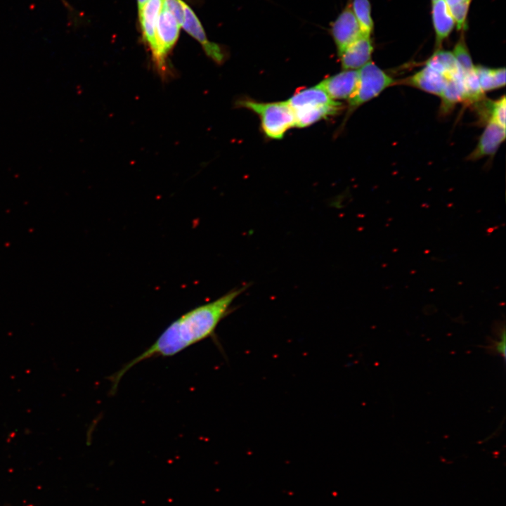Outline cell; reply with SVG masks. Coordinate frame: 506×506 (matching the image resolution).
<instances>
[{
	"label": "cell",
	"mask_w": 506,
	"mask_h": 506,
	"mask_svg": "<svg viewBox=\"0 0 506 506\" xmlns=\"http://www.w3.org/2000/svg\"><path fill=\"white\" fill-rule=\"evenodd\" d=\"M448 8L458 6L465 3H470L471 0H444Z\"/></svg>",
	"instance_id": "24"
},
{
	"label": "cell",
	"mask_w": 506,
	"mask_h": 506,
	"mask_svg": "<svg viewBox=\"0 0 506 506\" xmlns=\"http://www.w3.org/2000/svg\"><path fill=\"white\" fill-rule=\"evenodd\" d=\"M453 54L462 73L474 70V65L472 63L467 45L462 39H460L455 46Z\"/></svg>",
	"instance_id": "19"
},
{
	"label": "cell",
	"mask_w": 506,
	"mask_h": 506,
	"mask_svg": "<svg viewBox=\"0 0 506 506\" xmlns=\"http://www.w3.org/2000/svg\"><path fill=\"white\" fill-rule=\"evenodd\" d=\"M396 83L393 77L370 61L358 70L356 89L349 98L347 116L363 103L379 96Z\"/></svg>",
	"instance_id": "3"
},
{
	"label": "cell",
	"mask_w": 506,
	"mask_h": 506,
	"mask_svg": "<svg viewBox=\"0 0 506 506\" xmlns=\"http://www.w3.org/2000/svg\"><path fill=\"white\" fill-rule=\"evenodd\" d=\"M237 105L259 117L262 130L269 138L280 139L295 126L294 112L287 101L263 103L246 98L238 100Z\"/></svg>",
	"instance_id": "2"
},
{
	"label": "cell",
	"mask_w": 506,
	"mask_h": 506,
	"mask_svg": "<svg viewBox=\"0 0 506 506\" xmlns=\"http://www.w3.org/2000/svg\"><path fill=\"white\" fill-rule=\"evenodd\" d=\"M505 128L493 122H488L479 138L476 148L468 157L470 160L493 155L505 139Z\"/></svg>",
	"instance_id": "11"
},
{
	"label": "cell",
	"mask_w": 506,
	"mask_h": 506,
	"mask_svg": "<svg viewBox=\"0 0 506 506\" xmlns=\"http://www.w3.org/2000/svg\"><path fill=\"white\" fill-rule=\"evenodd\" d=\"M330 30L338 53L363 34L353 14L350 0L331 23Z\"/></svg>",
	"instance_id": "4"
},
{
	"label": "cell",
	"mask_w": 506,
	"mask_h": 506,
	"mask_svg": "<svg viewBox=\"0 0 506 506\" xmlns=\"http://www.w3.org/2000/svg\"><path fill=\"white\" fill-rule=\"evenodd\" d=\"M499 339H489L488 345L486 347L488 352L505 356V325L498 327Z\"/></svg>",
	"instance_id": "22"
},
{
	"label": "cell",
	"mask_w": 506,
	"mask_h": 506,
	"mask_svg": "<svg viewBox=\"0 0 506 506\" xmlns=\"http://www.w3.org/2000/svg\"><path fill=\"white\" fill-rule=\"evenodd\" d=\"M163 0H148L139 10L140 21L145 40L150 46L153 58L157 69L163 74L161 66L156 39V25Z\"/></svg>",
	"instance_id": "7"
},
{
	"label": "cell",
	"mask_w": 506,
	"mask_h": 506,
	"mask_svg": "<svg viewBox=\"0 0 506 506\" xmlns=\"http://www.w3.org/2000/svg\"><path fill=\"white\" fill-rule=\"evenodd\" d=\"M432 20L436 44L439 45L443 39L448 37L455 25L444 0H436L433 2Z\"/></svg>",
	"instance_id": "13"
},
{
	"label": "cell",
	"mask_w": 506,
	"mask_h": 506,
	"mask_svg": "<svg viewBox=\"0 0 506 506\" xmlns=\"http://www.w3.org/2000/svg\"><path fill=\"white\" fill-rule=\"evenodd\" d=\"M180 26L174 15L162 6L156 25V39L163 74L166 71L164 58L178 39Z\"/></svg>",
	"instance_id": "6"
},
{
	"label": "cell",
	"mask_w": 506,
	"mask_h": 506,
	"mask_svg": "<svg viewBox=\"0 0 506 506\" xmlns=\"http://www.w3.org/2000/svg\"><path fill=\"white\" fill-rule=\"evenodd\" d=\"M148 0H138V9H140Z\"/></svg>",
	"instance_id": "25"
},
{
	"label": "cell",
	"mask_w": 506,
	"mask_h": 506,
	"mask_svg": "<svg viewBox=\"0 0 506 506\" xmlns=\"http://www.w3.org/2000/svg\"><path fill=\"white\" fill-rule=\"evenodd\" d=\"M249 287H233L214 300L199 305L171 323L144 351L124 364L108 379L114 395L123 376L138 363L157 357H171L208 338L216 339L219 323L233 311L234 301Z\"/></svg>",
	"instance_id": "1"
},
{
	"label": "cell",
	"mask_w": 506,
	"mask_h": 506,
	"mask_svg": "<svg viewBox=\"0 0 506 506\" xmlns=\"http://www.w3.org/2000/svg\"><path fill=\"white\" fill-rule=\"evenodd\" d=\"M358 79V70H344L322 80L318 85L332 100L349 99L353 93Z\"/></svg>",
	"instance_id": "8"
},
{
	"label": "cell",
	"mask_w": 506,
	"mask_h": 506,
	"mask_svg": "<svg viewBox=\"0 0 506 506\" xmlns=\"http://www.w3.org/2000/svg\"><path fill=\"white\" fill-rule=\"evenodd\" d=\"M373 46L370 35L362 34L338 53L344 70L361 68L370 61Z\"/></svg>",
	"instance_id": "9"
},
{
	"label": "cell",
	"mask_w": 506,
	"mask_h": 506,
	"mask_svg": "<svg viewBox=\"0 0 506 506\" xmlns=\"http://www.w3.org/2000/svg\"><path fill=\"white\" fill-rule=\"evenodd\" d=\"M448 78L426 65L423 69L404 80V83L426 92L441 96Z\"/></svg>",
	"instance_id": "12"
},
{
	"label": "cell",
	"mask_w": 506,
	"mask_h": 506,
	"mask_svg": "<svg viewBox=\"0 0 506 506\" xmlns=\"http://www.w3.org/2000/svg\"><path fill=\"white\" fill-rule=\"evenodd\" d=\"M342 109V104L337 102L335 105L326 107L293 111L295 118L294 126L303 128L310 126L322 119L337 115Z\"/></svg>",
	"instance_id": "15"
},
{
	"label": "cell",
	"mask_w": 506,
	"mask_h": 506,
	"mask_svg": "<svg viewBox=\"0 0 506 506\" xmlns=\"http://www.w3.org/2000/svg\"><path fill=\"white\" fill-rule=\"evenodd\" d=\"M179 1L183 11V22L181 26L201 44L209 58L218 64L223 63L226 58L223 49L219 44L207 39L205 30L193 10L182 0Z\"/></svg>",
	"instance_id": "5"
},
{
	"label": "cell",
	"mask_w": 506,
	"mask_h": 506,
	"mask_svg": "<svg viewBox=\"0 0 506 506\" xmlns=\"http://www.w3.org/2000/svg\"><path fill=\"white\" fill-rule=\"evenodd\" d=\"M479 85L483 92L498 89L495 80L493 69L483 66H474Z\"/></svg>",
	"instance_id": "21"
},
{
	"label": "cell",
	"mask_w": 506,
	"mask_h": 506,
	"mask_svg": "<svg viewBox=\"0 0 506 506\" xmlns=\"http://www.w3.org/2000/svg\"><path fill=\"white\" fill-rule=\"evenodd\" d=\"M462 72L448 78L445 88L440 96L441 97V110L443 114L448 113L459 102L465 101V89L462 82Z\"/></svg>",
	"instance_id": "14"
},
{
	"label": "cell",
	"mask_w": 506,
	"mask_h": 506,
	"mask_svg": "<svg viewBox=\"0 0 506 506\" xmlns=\"http://www.w3.org/2000/svg\"><path fill=\"white\" fill-rule=\"evenodd\" d=\"M351 8L363 34L370 36L373 30V20L369 0H353Z\"/></svg>",
	"instance_id": "17"
},
{
	"label": "cell",
	"mask_w": 506,
	"mask_h": 506,
	"mask_svg": "<svg viewBox=\"0 0 506 506\" xmlns=\"http://www.w3.org/2000/svg\"><path fill=\"white\" fill-rule=\"evenodd\" d=\"M462 82L465 89V101L472 103L481 101L484 98L477 76L474 70L463 73Z\"/></svg>",
	"instance_id": "18"
},
{
	"label": "cell",
	"mask_w": 506,
	"mask_h": 506,
	"mask_svg": "<svg viewBox=\"0 0 506 506\" xmlns=\"http://www.w3.org/2000/svg\"><path fill=\"white\" fill-rule=\"evenodd\" d=\"M435 1H436V0H432L433 2Z\"/></svg>",
	"instance_id": "26"
},
{
	"label": "cell",
	"mask_w": 506,
	"mask_h": 506,
	"mask_svg": "<svg viewBox=\"0 0 506 506\" xmlns=\"http://www.w3.org/2000/svg\"><path fill=\"white\" fill-rule=\"evenodd\" d=\"M287 101L293 111L316 109L332 105L337 103L330 98L318 84L297 91Z\"/></svg>",
	"instance_id": "10"
},
{
	"label": "cell",
	"mask_w": 506,
	"mask_h": 506,
	"mask_svg": "<svg viewBox=\"0 0 506 506\" xmlns=\"http://www.w3.org/2000/svg\"><path fill=\"white\" fill-rule=\"evenodd\" d=\"M488 122H493L505 128V96L488 103Z\"/></svg>",
	"instance_id": "20"
},
{
	"label": "cell",
	"mask_w": 506,
	"mask_h": 506,
	"mask_svg": "<svg viewBox=\"0 0 506 506\" xmlns=\"http://www.w3.org/2000/svg\"><path fill=\"white\" fill-rule=\"evenodd\" d=\"M426 65L441 73L447 78L461 72L453 53L448 51H436L427 60Z\"/></svg>",
	"instance_id": "16"
},
{
	"label": "cell",
	"mask_w": 506,
	"mask_h": 506,
	"mask_svg": "<svg viewBox=\"0 0 506 506\" xmlns=\"http://www.w3.org/2000/svg\"><path fill=\"white\" fill-rule=\"evenodd\" d=\"M176 18L181 26L183 22V11L179 0H163V6Z\"/></svg>",
	"instance_id": "23"
}]
</instances>
